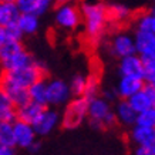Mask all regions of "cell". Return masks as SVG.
<instances>
[{"instance_id": "cell-31", "label": "cell", "mask_w": 155, "mask_h": 155, "mask_svg": "<svg viewBox=\"0 0 155 155\" xmlns=\"http://www.w3.org/2000/svg\"><path fill=\"white\" fill-rule=\"evenodd\" d=\"M151 14L150 12H142L135 17V30H150Z\"/></svg>"}, {"instance_id": "cell-40", "label": "cell", "mask_w": 155, "mask_h": 155, "mask_svg": "<svg viewBox=\"0 0 155 155\" xmlns=\"http://www.w3.org/2000/svg\"><path fill=\"white\" fill-rule=\"evenodd\" d=\"M148 12H150L151 14H154V16H155V2H152V5L150 6V9H148Z\"/></svg>"}, {"instance_id": "cell-17", "label": "cell", "mask_w": 155, "mask_h": 155, "mask_svg": "<svg viewBox=\"0 0 155 155\" xmlns=\"http://www.w3.org/2000/svg\"><path fill=\"white\" fill-rule=\"evenodd\" d=\"M46 107L47 105H41V104H37V103H34V101H28L27 104L16 108V118L21 120V121L30 122L33 125L34 121L37 120L38 115L43 113V110Z\"/></svg>"}, {"instance_id": "cell-26", "label": "cell", "mask_w": 155, "mask_h": 155, "mask_svg": "<svg viewBox=\"0 0 155 155\" xmlns=\"http://www.w3.org/2000/svg\"><path fill=\"white\" fill-rule=\"evenodd\" d=\"M144 73H142V80L148 85H155V53L141 56Z\"/></svg>"}, {"instance_id": "cell-19", "label": "cell", "mask_w": 155, "mask_h": 155, "mask_svg": "<svg viewBox=\"0 0 155 155\" xmlns=\"http://www.w3.org/2000/svg\"><path fill=\"white\" fill-rule=\"evenodd\" d=\"M36 58L33 57L31 53H28L26 48L20 50L19 53H16L14 56H12L9 60H6L5 63L0 64V68L3 70H14V68H20V67H26L33 64Z\"/></svg>"}, {"instance_id": "cell-14", "label": "cell", "mask_w": 155, "mask_h": 155, "mask_svg": "<svg viewBox=\"0 0 155 155\" xmlns=\"http://www.w3.org/2000/svg\"><path fill=\"white\" fill-rule=\"evenodd\" d=\"M128 142L134 147H145L155 138V128L144 127L140 124H134L128 128Z\"/></svg>"}, {"instance_id": "cell-5", "label": "cell", "mask_w": 155, "mask_h": 155, "mask_svg": "<svg viewBox=\"0 0 155 155\" xmlns=\"http://www.w3.org/2000/svg\"><path fill=\"white\" fill-rule=\"evenodd\" d=\"M54 21L57 27L66 31H75L83 24V16H81L80 6L75 3H64L57 5L54 12Z\"/></svg>"}, {"instance_id": "cell-39", "label": "cell", "mask_w": 155, "mask_h": 155, "mask_svg": "<svg viewBox=\"0 0 155 155\" xmlns=\"http://www.w3.org/2000/svg\"><path fill=\"white\" fill-rule=\"evenodd\" d=\"M77 0H54V5H64V3H75Z\"/></svg>"}, {"instance_id": "cell-20", "label": "cell", "mask_w": 155, "mask_h": 155, "mask_svg": "<svg viewBox=\"0 0 155 155\" xmlns=\"http://www.w3.org/2000/svg\"><path fill=\"white\" fill-rule=\"evenodd\" d=\"M21 14L17 3H0V26L9 27L17 23Z\"/></svg>"}, {"instance_id": "cell-15", "label": "cell", "mask_w": 155, "mask_h": 155, "mask_svg": "<svg viewBox=\"0 0 155 155\" xmlns=\"http://www.w3.org/2000/svg\"><path fill=\"white\" fill-rule=\"evenodd\" d=\"M135 51L140 56L155 53V33L151 30H135L134 31Z\"/></svg>"}, {"instance_id": "cell-32", "label": "cell", "mask_w": 155, "mask_h": 155, "mask_svg": "<svg viewBox=\"0 0 155 155\" xmlns=\"http://www.w3.org/2000/svg\"><path fill=\"white\" fill-rule=\"evenodd\" d=\"M6 31V38H14V40H21L24 34L21 33V30L19 28L17 23L13 24V26H9V27H5Z\"/></svg>"}, {"instance_id": "cell-11", "label": "cell", "mask_w": 155, "mask_h": 155, "mask_svg": "<svg viewBox=\"0 0 155 155\" xmlns=\"http://www.w3.org/2000/svg\"><path fill=\"white\" fill-rule=\"evenodd\" d=\"M114 114H115V120L117 124L121 127L130 128L132 127L137 121V111L131 107V104L128 103L125 98H118L114 105Z\"/></svg>"}, {"instance_id": "cell-23", "label": "cell", "mask_w": 155, "mask_h": 155, "mask_svg": "<svg viewBox=\"0 0 155 155\" xmlns=\"http://www.w3.org/2000/svg\"><path fill=\"white\" fill-rule=\"evenodd\" d=\"M17 26L24 36H31V34L37 33L38 28H40L38 16L30 13H21L19 16V20H17Z\"/></svg>"}, {"instance_id": "cell-43", "label": "cell", "mask_w": 155, "mask_h": 155, "mask_svg": "<svg viewBox=\"0 0 155 155\" xmlns=\"http://www.w3.org/2000/svg\"><path fill=\"white\" fill-rule=\"evenodd\" d=\"M151 2H155V0H151Z\"/></svg>"}, {"instance_id": "cell-30", "label": "cell", "mask_w": 155, "mask_h": 155, "mask_svg": "<svg viewBox=\"0 0 155 155\" xmlns=\"http://www.w3.org/2000/svg\"><path fill=\"white\" fill-rule=\"evenodd\" d=\"M98 94H100V78L97 75H88L87 77V88H85L84 97L87 100H90Z\"/></svg>"}, {"instance_id": "cell-24", "label": "cell", "mask_w": 155, "mask_h": 155, "mask_svg": "<svg viewBox=\"0 0 155 155\" xmlns=\"http://www.w3.org/2000/svg\"><path fill=\"white\" fill-rule=\"evenodd\" d=\"M16 120V107L13 105L6 90L0 85V121H12Z\"/></svg>"}, {"instance_id": "cell-41", "label": "cell", "mask_w": 155, "mask_h": 155, "mask_svg": "<svg viewBox=\"0 0 155 155\" xmlns=\"http://www.w3.org/2000/svg\"><path fill=\"white\" fill-rule=\"evenodd\" d=\"M0 3H17V0H0Z\"/></svg>"}, {"instance_id": "cell-34", "label": "cell", "mask_w": 155, "mask_h": 155, "mask_svg": "<svg viewBox=\"0 0 155 155\" xmlns=\"http://www.w3.org/2000/svg\"><path fill=\"white\" fill-rule=\"evenodd\" d=\"M13 154H14V147L0 144V155H13Z\"/></svg>"}, {"instance_id": "cell-2", "label": "cell", "mask_w": 155, "mask_h": 155, "mask_svg": "<svg viewBox=\"0 0 155 155\" xmlns=\"http://www.w3.org/2000/svg\"><path fill=\"white\" fill-rule=\"evenodd\" d=\"M40 78H46V67L40 61L14 70H3L0 73V85H19L28 88L30 85Z\"/></svg>"}, {"instance_id": "cell-4", "label": "cell", "mask_w": 155, "mask_h": 155, "mask_svg": "<svg viewBox=\"0 0 155 155\" xmlns=\"http://www.w3.org/2000/svg\"><path fill=\"white\" fill-rule=\"evenodd\" d=\"M87 115H88V100L84 95L71 97L70 101L64 105L60 125L64 130H75L87 120Z\"/></svg>"}, {"instance_id": "cell-28", "label": "cell", "mask_w": 155, "mask_h": 155, "mask_svg": "<svg viewBox=\"0 0 155 155\" xmlns=\"http://www.w3.org/2000/svg\"><path fill=\"white\" fill-rule=\"evenodd\" d=\"M70 85V91L73 97H80L84 95L85 88H87V75L84 74H75L71 81L68 83Z\"/></svg>"}, {"instance_id": "cell-9", "label": "cell", "mask_w": 155, "mask_h": 155, "mask_svg": "<svg viewBox=\"0 0 155 155\" xmlns=\"http://www.w3.org/2000/svg\"><path fill=\"white\" fill-rule=\"evenodd\" d=\"M13 132L16 148L28 150V147L37 140V134L34 131L33 125L30 122L21 121V120H17V118L13 121Z\"/></svg>"}, {"instance_id": "cell-8", "label": "cell", "mask_w": 155, "mask_h": 155, "mask_svg": "<svg viewBox=\"0 0 155 155\" xmlns=\"http://www.w3.org/2000/svg\"><path fill=\"white\" fill-rule=\"evenodd\" d=\"M60 120H61L60 113L57 111L56 108H50V105H47L33 124L37 137H46L48 134H51L60 125Z\"/></svg>"}, {"instance_id": "cell-3", "label": "cell", "mask_w": 155, "mask_h": 155, "mask_svg": "<svg viewBox=\"0 0 155 155\" xmlns=\"http://www.w3.org/2000/svg\"><path fill=\"white\" fill-rule=\"evenodd\" d=\"M90 125L95 130L101 128H113L117 125L114 108L111 103L107 101L103 95H95L88 100V115H87Z\"/></svg>"}, {"instance_id": "cell-33", "label": "cell", "mask_w": 155, "mask_h": 155, "mask_svg": "<svg viewBox=\"0 0 155 155\" xmlns=\"http://www.w3.org/2000/svg\"><path fill=\"white\" fill-rule=\"evenodd\" d=\"M104 97V98L107 100V101H110V103L113 104V103H115L118 100V95H117V91H115V88H105L103 91V94H101Z\"/></svg>"}, {"instance_id": "cell-36", "label": "cell", "mask_w": 155, "mask_h": 155, "mask_svg": "<svg viewBox=\"0 0 155 155\" xmlns=\"http://www.w3.org/2000/svg\"><path fill=\"white\" fill-rule=\"evenodd\" d=\"M145 155H155V138L148 145H145Z\"/></svg>"}, {"instance_id": "cell-16", "label": "cell", "mask_w": 155, "mask_h": 155, "mask_svg": "<svg viewBox=\"0 0 155 155\" xmlns=\"http://www.w3.org/2000/svg\"><path fill=\"white\" fill-rule=\"evenodd\" d=\"M54 0H17V6L21 13L43 16L53 7Z\"/></svg>"}, {"instance_id": "cell-42", "label": "cell", "mask_w": 155, "mask_h": 155, "mask_svg": "<svg viewBox=\"0 0 155 155\" xmlns=\"http://www.w3.org/2000/svg\"><path fill=\"white\" fill-rule=\"evenodd\" d=\"M154 94H155V85H154Z\"/></svg>"}, {"instance_id": "cell-1", "label": "cell", "mask_w": 155, "mask_h": 155, "mask_svg": "<svg viewBox=\"0 0 155 155\" xmlns=\"http://www.w3.org/2000/svg\"><path fill=\"white\" fill-rule=\"evenodd\" d=\"M81 16H83V26L84 33L90 41H98L107 30L110 20H108L107 5L101 2H84L80 6Z\"/></svg>"}, {"instance_id": "cell-37", "label": "cell", "mask_w": 155, "mask_h": 155, "mask_svg": "<svg viewBox=\"0 0 155 155\" xmlns=\"http://www.w3.org/2000/svg\"><path fill=\"white\" fill-rule=\"evenodd\" d=\"M6 40V31H5V27L0 26V46L3 44V41Z\"/></svg>"}, {"instance_id": "cell-27", "label": "cell", "mask_w": 155, "mask_h": 155, "mask_svg": "<svg viewBox=\"0 0 155 155\" xmlns=\"http://www.w3.org/2000/svg\"><path fill=\"white\" fill-rule=\"evenodd\" d=\"M0 144L16 148L13 132V122L12 121H0Z\"/></svg>"}, {"instance_id": "cell-12", "label": "cell", "mask_w": 155, "mask_h": 155, "mask_svg": "<svg viewBox=\"0 0 155 155\" xmlns=\"http://www.w3.org/2000/svg\"><path fill=\"white\" fill-rule=\"evenodd\" d=\"M145 85L142 77H130V75H120L117 84H115V91H117L118 98L128 100L132 94H135L138 90H141Z\"/></svg>"}, {"instance_id": "cell-18", "label": "cell", "mask_w": 155, "mask_h": 155, "mask_svg": "<svg viewBox=\"0 0 155 155\" xmlns=\"http://www.w3.org/2000/svg\"><path fill=\"white\" fill-rule=\"evenodd\" d=\"M107 13H108L110 23H114V24H122L132 17L131 9L127 5H124V3L107 5Z\"/></svg>"}, {"instance_id": "cell-21", "label": "cell", "mask_w": 155, "mask_h": 155, "mask_svg": "<svg viewBox=\"0 0 155 155\" xmlns=\"http://www.w3.org/2000/svg\"><path fill=\"white\" fill-rule=\"evenodd\" d=\"M3 88L6 90L7 95L10 97L12 103L16 108L21 107L24 104H27L30 101V95H28V88L26 87H19V85H12V84H7V85H2Z\"/></svg>"}, {"instance_id": "cell-22", "label": "cell", "mask_w": 155, "mask_h": 155, "mask_svg": "<svg viewBox=\"0 0 155 155\" xmlns=\"http://www.w3.org/2000/svg\"><path fill=\"white\" fill-rule=\"evenodd\" d=\"M28 95H30V101H34L41 105H48L47 101V80L46 78H40L36 83L28 87Z\"/></svg>"}, {"instance_id": "cell-35", "label": "cell", "mask_w": 155, "mask_h": 155, "mask_svg": "<svg viewBox=\"0 0 155 155\" xmlns=\"http://www.w3.org/2000/svg\"><path fill=\"white\" fill-rule=\"evenodd\" d=\"M40 150H41V142L36 140L31 145L28 147L27 151H28V152H31V154H37V152H40Z\"/></svg>"}, {"instance_id": "cell-25", "label": "cell", "mask_w": 155, "mask_h": 155, "mask_svg": "<svg viewBox=\"0 0 155 155\" xmlns=\"http://www.w3.org/2000/svg\"><path fill=\"white\" fill-rule=\"evenodd\" d=\"M24 46L21 40H14V38H6L3 44L0 46V64L5 63L6 60H9L12 56H14L16 53H19L20 50H23Z\"/></svg>"}, {"instance_id": "cell-29", "label": "cell", "mask_w": 155, "mask_h": 155, "mask_svg": "<svg viewBox=\"0 0 155 155\" xmlns=\"http://www.w3.org/2000/svg\"><path fill=\"white\" fill-rule=\"evenodd\" d=\"M135 124H140V125H144V127L155 128V105L147 108V110H142V111L137 114Z\"/></svg>"}, {"instance_id": "cell-10", "label": "cell", "mask_w": 155, "mask_h": 155, "mask_svg": "<svg viewBox=\"0 0 155 155\" xmlns=\"http://www.w3.org/2000/svg\"><path fill=\"white\" fill-rule=\"evenodd\" d=\"M117 71L120 75H130V77H142L144 66L140 54H130V56L118 58Z\"/></svg>"}, {"instance_id": "cell-13", "label": "cell", "mask_w": 155, "mask_h": 155, "mask_svg": "<svg viewBox=\"0 0 155 155\" xmlns=\"http://www.w3.org/2000/svg\"><path fill=\"white\" fill-rule=\"evenodd\" d=\"M128 103L131 104V107L135 110L137 113H140L142 110H147V108L155 105L154 87L145 84L141 90H138L135 94H132L128 98Z\"/></svg>"}, {"instance_id": "cell-7", "label": "cell", "mask_w": 155, "mask_h": 155, "mask_svg": "<svg viewBox=\"0 0 155 155\" xmlns=\"http://www.w3.org/2000/svg\"><path fill=\"white\" fill-rule=\"evenodd\" d=\"M108 53L115 58H121V57L137 53L134 36L127 31H120V33L114 34L113 38L108 43Z\"/></svg>"}, {"instance_id": "cell-38", "label": "cell", "mask_w": 155, "mask_h": 155, "mask_svg": "<svg viewBox=\"0 0 155 155\" xmlns=\"http://www.w3.org/2000/svg\"><path fill=\"white\" fill-rule=\"evenodd\" d=\"M151 14V13H150ZM150 30L152 33H155V16L151 14V21H150Z\"/></svg>"}, {"instance_id": "cell-6", "label": "cell", "mask_w": 155, "mask_h": 155, "mask_svg": "<svg viewBox=\"0 0 155 155\" xmlns=\"http://www.w3.org/2000/svg\"><path fill=\"white\" fill-rule=\"evenodd\" d=\"M73 97L68 83L58 78L47 81V101L50 107H61L66 105Z\"/></svg>"}]
</instances>
